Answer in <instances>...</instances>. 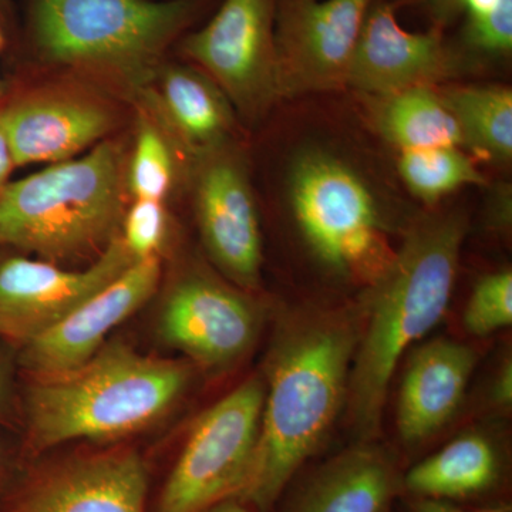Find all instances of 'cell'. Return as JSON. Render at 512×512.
I'll return each mask as SVG.
<instances>
[{"label":"cell","mask_w":512,"mask_h":512,"mask_svg":"<svg viewBox=\"0 0 512 512\" xmlns=\"http://www.w3.org/2000/svg\"><path fill=\"white\" fill-rule=\"evenodd\" d=\"M296 224L316 258L336 274L362 271L382 249L379 201L348 161L322 148L302 151L289 174Z\"/></svg>","instance_id":"8992f818"},{"label":"cell","mask_w":512,"mask_h":512,"mask_svg":"<svg viewBox=\"0 0 512 512\" xmlns=\"http://www.w3.org/2000/svg\"><path fill=\"white\" fill-rule=\"evenodd\" d=\"M15 168L16 165L13 161L12 151H10L8 138H6L2 123H0V194L10 183V175H12Z\"/></svg>","instance_id":"4dcf8cb0"},{"label":"cell","mask_w":512,"mask_h":512,"mask_svg":"<svg viewBox=\"0 0 512 512\" xmlns=\"http://www.w3.org/2000/svg\"><path fill=\"white\" fill-rule=\"evenodd\" d=\"M3 93H5V89H3V84L0 82V97L3 96Z\"/></svg>","instance_id":"74e56055"},{"label":"cell","mask_w":512,"mask_h":512,"mask_svg":"<svg viewBox=\"0 0 512 512\" xmlns=\"http://www.w3.org/2000/svg\"><path fill=\"white\" fill-rule=\"evenodd\" d=\"M466 42L488 55H508L512 49V0H498L487 15L468 18Z\"/></svg>","instance_id":"4316f807"},{"label":"cell","mask_w":512,"mask_h":512,"mask_svg":"<svg viewBox=\"0 0 512 512\" xmlns=\"http://www.w3.org/2000/svg\"><path fill=\"white\" fill-rule=\"evenodd\" d=\"M359 320L348 312H309L279 329L268 357L261 431L238 500L269 512L299 468L328 436L348 397Z\"/></svg>","instance_id":"6da1fadb"},{"label":"cell","mask_w":512,"mask_h":512,"mask_svg":"<svg viewBox=\"0 0 512 512\" xmlns=\"http://www.w3.org/2000/svg\"><path fill=\"white\" fill-rule=\"evenodd\" d=\"M463 69V56L440 32H407L394 6L377 2L357 40L348 86L370 97L389 96L412 87H437Z\"/></svg>","instance_id":"2e32d148"},{"label":"cell","mask_w":512,"mask_h":512,"mask_svg":"<svg viewBox=\"0 0 512 512\" xmlns=\"http://www.w3.org/2000/svg\"><path fill=\"white\" fill-rule=\"evenodd\" d=\"M188 187L211 264L232 285L255 291L264 261L261 224L247 161L237 144L195 158Z\"/></svg>","instance_id":"8fae6325"},{"label":"cell","mask_w":512,"mask_h":512,"mask_svg":"<svg viewBox=\"0 0 512 512\" xmlns=\"http://www.w3.org/2000/svg\"><path fill=\"white\" fill-rule=\"evenodd\" d=\"M18 370V352L0 340V426L8 429L20 427Z\"/></svg>","instance_id":"83f0119b"},{"label":"cell","mask_w":512,"mask_h":512,"mask_svg":"<svg viewBox=\"0 0 512 512\" xmlns=\"http://www.w3.org/2000/svg\"><path fill=\"white\" fill-rule=\"evenodd\" d=\"M265 382L239 384L195 421L158 495L156 512H207L238 498L258 447Z\"/></svg>","instance_id":"52a82bcc"},{"label":"cell","mask_w":512,"mask_h":512,"mask_svg":"<svg viewBox=\"0 0 512 512\" xmlns=\"http://www.w3.org/2000/svg\"><path fill=\"white\" fill-rule=\"evenodd\" d=\"M372 100L373 124L400 151L463 146L457 121L437 87H412Z\"/></svg>","instance_id":"7402d4cb"},{"label":"cell","mask_w":512,"mask_h":512,"mask_svg":"<svg viewBox=\"0 0 512 512\" xmlns=\"http://www.w3.org/2000/svg\"><path fill=\"white\" fill-rule=\"evenodd\" d=\"M200 6L201 0H30V40L43 62L131 103Z\"/></svg>","instance_id":"5b68a950"},{"label":"cell","mask_w":512,"mask_h":512,"mask_svg":"<svg viewBox=\"0 0 512 512\" xmlns=\"http://www.w3.org/2000/svg\"><path fill=\"white\" fill-rule=\"evenodd\" d=\"M471 346L436 339L410 357L400 387L397 429L407 444L430 439L453 417L476 367Z\"/></svg>","instance_id":"ac0fdd59"},{"label":"cell","mask_w":512,"mask_h":512,"mask_svg":"<svg viewBox=\"0 0 512 512\" xmlns=\"http://www.w3.org/2000/svg\"><path fill=\"white\" fill-rule=\"evenodd\" d=\"M373 0H276L279 99L348 87L350 64Z\"/></svg>","instance_id":"7c38bea8"},{"label":"cell","mask_w":512,"mask_h":512,"mask_svg":"<svg viewBox=\"0 0 512 512\" xmlns=\"http://www.w3.org/2000/svg\"><path fill=\"white\" fill-rule=\"evenodd\" d=\"M275 15L276 0H224L204 28L181 42L184 56L251 124L264 119L279 100Z\"/></svg>","instance_id":"30bf717a"},{"label":"cell","mask_w":512,"mask_h":512,"mask_svg":"<svg viewBox=\"0 0 512 512\" xmlns=\"http://www.w3.org/2000/svg\"><path fill=\"white\" fill-rule=\"evenodd\" d=\"M464 328L473 336H488L512 323V272H495L481 279L464 311Z\"/></svg>","instance_id":"484cf974"},{"label":"cell","mask_w":512,"mask_h":512,"mask_svg":"<svg viewBox=\"0 0 512 512\" xmlns=\"http://www.w3.org/2000/svg\"><path fill=\"white\" fill-rule=\"evenodd\" d=\"M466 232V218L458 212L423 218L376 275L346 397L353 424L365 440L380 429L400 359L447 311Z\"/></svg>","instance_id":"3957f363"},{"label":"cell","mask_w":512,"mask_h":512,"mask_svg":"<svg viewBox=\"0 0 512 512\" xmlns=\"http://www.w3.org/2000/svg\"><path fill=\"white\" fill-rule=\"evenodd\" d=\"M439 92L457 121L463 146L495 163H510L511 89L504 86H463Z\"/></svg>","instance_id":"603a6c76"},{"label":"cell","mask_w":512,"mask_h":512,"mask_svg":"<svg viewBox=\"0 0 512 512\" xmlns=\"http://www.w3.org/2000/svg\"><path fill=\"white\" fill-rule=\"evenodd\" d=\"M18 468V463H10L9 457L6 456L5 448L0 444V497L5 493Z\"/></svg>","instance_id":"d6a6232c"},{"label":"cell","mask_w":512,"mask_h":512,"mask_svg":"<svg viewBox=\"0 0 512 512\" xmlns=\"http://www.w3.org/2000/svg\"><path fill=\"white\" fill-rule=\"evenodd\" d=\"M10 13V0H0V19H5Z\"/></svg>","instance_id":"d590c367"},{"label":"cell","mask_w":512,"mask_h":512,"mask_svg":"<svg viewBox=\"0 0 512 512\" xmlns=\"http://www.w3.org/2000/svg\"><path fill=\"white\" fill-rule=\"evenodd\" d=\"M127 153L113 136L82 157L10 181L0 194V248L60 266L92 264L120 235L130 202Z\"/></svg>","instance_id":"277c9868"},{"label":"cell","mask_w":512,"mask_h":512,"mask_svg":"<svg viewBox=\"0 0 512 512\" xmlns=\"http://www.w3.org/2000/svg\"><path fill=\"white\" fill-rule=\"evenodd\" d=\"M402 488L392 458L362 444L316 468L284 512H386Z\"/></svg>","instance_id":"d6986e66"},{"label":"cell","mask_w":512,"mask_h":512,"mask_svg":"<svg viewBox=\"0 0 512 512\" xmlns=\"http://www.w3.org/2000/svg\"><path fill=\"white\" fill-rule=\"evenodd\" d=\"M131 106L134 126L126 164L128 197L130 201L167 202L188 185L191 160L150 107L141 101Z\"/></svg>","instance_id":"44dd1931"},{"label":"cell","mask_w":512,"mask_h":512,"mask_svg":"<svg viewBox=\"0 0 512 512\" xmlns=\"http://www.w3.org/2000/svg\"><path fill=\"white\" fill-rule=\"evenodd\" d=\"M171 237V215L167 202L133 200L121 224L120 238L136 261L163 258Z\"/></svg>","instance_id":"d4e9b609"},{"label":"cell","mask_w":512,"mask_h":512,"mask_svg":"<svg viewBox=\"0 0 512 512\" xmlns=\"http://www.w3.org/2000/svg\"><path fill=\"white\" fill-rule=\"evenodd\" d=\"M5 47V35H3V30L0 28V50Z\"/></svg>","instance_id":"8d00e7d4"},{"label":"cell","mask_w":512,"mask_h":512,"mask_svg":"<svg viewBox=\"0 0 512 512\" xmlns=\"http://www.w3.org/2000/svg\"><path fill=\"white\" fill-rule=\"evenodd\" d=\"M439 28L451 25L464 12L463 0H419Z\"/></svg>","instance_id":"f546056e"},{"label":"cell","mask_w":512,"mask_h":512,"mask_svg":"<svg viewBox=\"0 0 512 512\" xmlns=\"http://www.w3.org/2000/svg\"><path fill=\"white\" fill-rule=\"evenodd\" d=\"M501 464L493 444L468 434L414 466L402 478L413 497L460 500L491 490L500 480Z\"/></svg>","instance_id":"ffe728a7"},{"label":"cell","mask_w":512,"mask_h":512,"mask_svg":"<svg viewBox=\"0 0 512 512\" xmlns=\"http://www.w3.org/2000/svg\"><path fill=\"white\" fill-rule=\"evenodd\" d=\"M397 168L407 190L429 205L467 185L485 184L484 175L460 147L400 151Z\"/></svg>","instance_id":"cb8c5ba5"},{"label":"cell","mask_w":512,"mask_h":512,"mask_svg":"<svg viewBox=\"0 0 512 512\" xmlns=\"http://www.w3.org/2000/svg\"><path fill=\"white\" fill-rule=\"evenodd\" d=\"M207 512H255L252 507H249L244 501L238 498H229V500L222 501V503L214 505L211 510Z\"/></svg>","instance_id":"e575fe53"},{"label":"cell","mask_w":512,"mask_h":512,"mask_svg":"<svg viewBox=\"0 0 512 512\" xmlns=\"http://www.w3.org/2000/svg\"><path fill=\"white\" fill-rule=\"evenodd\" d=\"M191 375L185 360L146 356L111 339L70 372L26 377L19 467L67 441L113 443L150 429L180 403Z\"/></svg>","instance_id":"7a4b0ae2"},{"label":"cell","mask_w":512,"mask_h":512,"mask_svg":"<svg viewBox=\"0 0 512 512\" xmlns=\"http://www.w3.org/2000/svg\"><path fill=\"white\" fill-rule=\"evenodd\" d=\"M134 262L120 235L80 271L22 252H6L0 256V340L18 352L116 281Z\"/></svg>","instance_id":"5bb4252c"},{"label":"cell","mask_w":512,"mask_h":512,"mask_svg":"<svg viewBox=\"0 0 512 512\" xmlns=\"http://www.w3.org/2000/svg\"><path fill=\"white\" fill-rule=\"evenodd\" d=\"M163 258L136 261L111 284L80 303L40 338L18 350L26 377H50L84 365L107 342L111 330L133 316L158 292Z\"/></svg>","instance_id":"9a60e30c"},{"label":"cell","mask_w":512,"mask_h":512,"mask_svg":"<svg viewBox=\"0 0 512 512\" xmlns=\"http://www.w3.org/2000/svg\"><path fill=\"white\" fill-rule=\"evenodd\" d=\"M134 101L156 113L191 164L235 143L237 113L220 86L197 66L164 62Z\"/></svg>","instance_id":"e0dca14e"},{"label":"cell","mask_w":512,"mask_h":512,"mask_svg":"<svg viewBox=\"0 0 512 512\" xmlns=\"http://www.w3.org/2000/svg\"><path fill=\"white\" fill-rule=\"evenodd\" d=\"M495 400L507 406L512 400V366L511 362L505 363L503 370L495 383Z\"/></svg>","instance_id":"1f68e13d"},{"label":"cell","mask_w":512,"mask_h":512,"mask_svg":"<svg viewBox=\"0 0 512 512\" xmlns=\"http://www.w3.org/2000/svg\"><path fill=\"white\" fill-rule=\"evenodd\" d=\"M150 471L136 448L37 457L18 468L0 512H150Z\"/></svg>","instance_id":"9c48e42d"},{"label":"cell","mask_w":512,"mask_h":512,"mask_svg":"<svg viewBox=\"0 0 512 512\" xmlns=\"http://www.w3.org/2000/svg\"><path fill=\"white\" fill-rule=\"evenodd\" d=\"M497 3L498 0H463L464 10L468 13V18L487 15L495 8Z\"/></svg>","instance_id":"836d02e7"},{"label":"cell","mask_w":512,"mask_h":512,"mask_svg":"<svg viewBox=\"0 0 512 512\" xmlns=\"http://www.w3.org/2000/svg\"><path fill=\"white\" fill-rule=\"evenodd\" d=\"M261 309L249 292L207 266H181L165 286L156 335L195 365L222 372L237 365L258 338Z\"/></svg>","instance_id":"ba28073f"},{"label":"cell","mask_w":512,"mask_h":512,"mask_svg":"<svg viewBox=\"0 0 512 512\" xmlns=\"http://www.w3.org/2000/svg\"><path fill=\"white\" fill-rule=\"evenodd\" d=\"M406 512H511L510 507L483 508V510H467L447 500L436 498L413 497L407 503Z\"/></svg>","instance_id":"f1b7e54d"},{"label":"cell","mask_w":512,"mask_h":512,"mask_svg":"<svg viewBox=\"0 0 512 512\" xmlns=\"http://www.w3.org/2000/svg\"><path fill=\"white\" fill-rule=\"evenodd\" d=\"M0 123L16 168L72 160L113 137L119 106L96 84L50 83L0 107Z\"/></svg>","instance_id":"4fadbf2b"}]
</instances>
